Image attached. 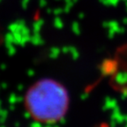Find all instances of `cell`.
<instances>
[{
	"instance_id": "5b68a950",
	"label": "cell",
	"mask_w": 127,
	"mask_h": 127,
	"mask_svg": "<svg viewBox=\"0 0 127 127\" xmlns=\"http://www.w3.org/2000/svg\"><path fill=\"white\" fill-rule=\"evenodd\" d=\"M31 115H32V114H31V112H30V111H26V112L23 114L24 117H25L26 119H29L30 117H31Z\"/></svg>"
},
{
	"instance_id": "8992f818",
	"label": "cell",
	"mask_w": 127,
	"mask_h": 127,
	"mask_svg": "<svg viewBox=\"0 0 127 127\" xmlns=\"http://www.w3.org/2000/svg\"><path fill=\"white\" fill-rule=\"evenodd\" d=\"M18 90L20 92H21V91H23V90H24V86L22 85V84H20V85L18 86Z\"/></svg>"
},
{
	"instance_id": "ba28073f",
	"label": "cell",
	"mask_w": 127,
	"mask_h": 127,
	"mask_svg": "<svg viewBox=\"0 0 127 127\" xmlns=\"http://www.w3.org/2000/svg\"><path fill=\"white\" fill-rule=\"evenodd\" d=\"M2 87H3V88H6V87H7V84H6V83H3L2 84Z\"/></svg>"
},
{
	"instance_id": "52a82bcc",
	"label": "cell",
	"mask_w": 127,
	"mask_h": 127,
	"mask_svg": "<svg viewBox=\"0 0 127 127\" xmlns=\"http://www.w3.org/2000/svg\"><path fill=\"white\" fill-rule=\"evenodd\" d=\"M10 109L11 110H14L15 109V104H10Z\"/></svg>"
},
{
	"instance_id": "8fae6325",
	"label": "cell",
	"mask_w": 127,
	"mask_h": 127,
	"mask_svg": "<svg viewBox=\"0 0 127 127\" xmlns=\"http://www.w3.org/2000/svg\"><path fill=\"white\" fill-rule=\"evenodd\" d=\"M0 127H4V126H0Z\"/></svg>"
},
{
	"instance_id": "277c9868",
	"label": "cell",
	"mask_w": 127,
	"mask_h": 127,
	"mask_svg": "<svg viewBox=\"0 0 127 127\" xmlns=\"http://www.w3.org/2000/svg\"><path fill=\"white\" fill-rule=\"evenodd\" d=\"M30 127H42V125H41V123H40V122L34 121V122H33V123H31Z\"/></svg>"
},
{
	"instance_id": "30bf717a",
	"label": "cell",
	"mask_w": 127,
	"mask_h": 127,
	"mask_svg": "<svg viewBox=\"0 0 127 127\" xmlns=\"http://www.w3.org/2000/svg\"><path fill=\"white\" fill-rule=\"evenodd\" d=\"M0 108H1V101H0Z\"/></svg>"
},
{
	"instance_id": "7a4b0ae2",
	"label": "cell",
	"mask_w": 127,
	"mask_h": 127,
	"mask_svg": "<svg viewBox=\"0 0 127 127\" xmlns=\"http://www.w3.org/2000/svg\"><path fill=\"white\" fill-rule=\"evenodd\" d=\"M23 100V97L22 96H19V95H15L14 93H12L9 97H8V101L10 104H16L17 102H20Z\"/></svg>"
},
{
	"instance_id": "9c48e42d",
	"label": "cell",
	"mask_w": 127,
	"mask_h": 127,
	"mask_svg": "<svg viewBox=\"0 0 127 127\" xmlns=\"http://www.w3.org/2000/svg\"><path fill=\"white\" fill-rule=\"evenodd\" d=\"M15 126L16 127H20V124H19V123H15Z\"/></svg>"
},
{
	"instance_id": "3957f363",
	"label": "cell",
	"mask_w": 127,
	"mask_h": 127,
	"mask_svg": "<svg viewBox=\"0 0 127 127\" xmlns=\"http://www.w3.org/2000/svg\"><path fill=\"white\" fill-rule=\"evenodd\" d=\"M8 117V111L6 109H0V123H4Z\"/></svg>"
},
{
	"instance_id": "6da1fadb",
	"label": "cell",
	"mask_w": 127,
	"mask_h": 127,
	"mask_svg": "<svg viewBox=\"0 0 127 127\" xmlns=\"http://www.w3.org/2000/svg\"><path fill=\"white\" fill-rule=\"evenodd\" d=\"M29 111L38 120L53 123L61 120L68 105L66 90L51 79H43L27 95Z\"/></svg>"
}]
</instances>
